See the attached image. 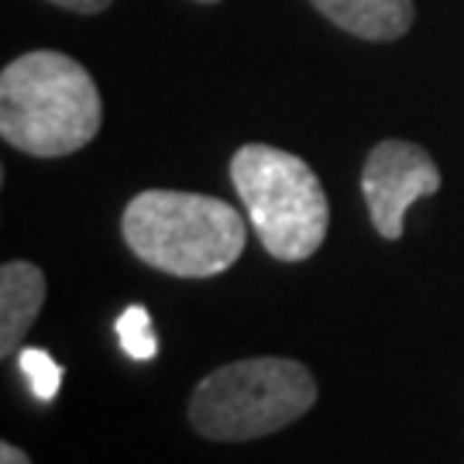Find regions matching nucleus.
Returning <instances> with one entry per match:
<instances>
[{
	"instance_id": "20e7f679",
	"label": "nucleus",
	"mask_w": 464,
	"mask_h": 464,
	"mask_svg": "<svg viewBox=\"0 0 464 464\" xmlns=\"http://www.w3.org/2000/svg\"><path fill=\"white\" fill-rule=\"evenodd\" d=\"M316 402V379L293 358H241L217 368L189 399V420L210 440H255L289 427Z\"/></svg>"
},
{
	"instance_id": "1a4fd4ad",
	"label": "nucleus",
	"mask_w": 464,
	"mask_h": 464,
	"mask_svg": "<svg viewBox=\"0 0 464 464\" xmlns=\"http://www.w3.org/2000/svg\"><path fill=\"white\" fill-rule=\"evenodd\" d=\"M17 368H21V375H24L34 399H42V402H52V399H55L59 385H63V365L52 358L49 351L21 348L17 351Z\"/></svg>"
},
{
	"instance_id": "423d86ee",
	"label": "nucleus",
	"mask_w": 464,
	"mask_h": 464,
	"mask_svg": "<svg viewBox=\"0 0 464 464\" xmlns=\"http://www.w3.org/2000/svg\"><path fill=\"white\" fill-rule=\"evenodd\" d=\"M45 303V276L32 262H4L0 268V354L14 358Z\"/></svg>"
},
{
	"instance_id": "39448f33",
	"label": "nucleus",
	"mask_w": 464,
	"mask_h": 464,
	"mask_svg": "<svg viewBox=\"0 0 464 464\" xmlns=\"http://www.w3.org/2000/svg\"><path fill=\"white\" fill-rule=\"evenodd\" d=\"M440 189V169L427 149L402 138H385L368 151L362 169V193L375 231L385 241H399L406 231V210L416 199Z\"/></svg>"
},
{
	"instance_id": "f03ea898",
	"label": "nucleus",
	"mask_w": 464,
	"mask_h": 464,
	"mask_svg": "<svg viewBox=\"0 0 464 464\" xmlns=\"http://www.w3.org/2000/svg\"><path fill=\"white\" fill-rule=\"evenodd\" d=\"M121 234L145 266L176 279H210L241 258L248 224L217 197L145 189L124 207Z\"/></svg>"
},
{
	"instance_id": "9d476101",
	"label": "nucleus",
	"mask_w": 464,
	"mask_h": 464,
	"mask_svg": "<svg viewBox=\"0 0 464 464\" xmlns=\"http://www.w3.org/2000/svg\"><path fill=\"white\" fill-rule=\"evenodd\" d=\"M55 7H66L72 14H100V11H107L114 0H49Z\"/></svg>"
},
{
	"instance_id": "f257e3e1",
	"label": "nucleus",
	"mask_w": 464,
	"mask_h": 464,
	"mask_svg": "<svg viewBox=\"0 0 464 464\" xmlns=\"http://www.w3.org/2000/svg\"><path fill=\"white\" fill-rule=\"evenodd\" d=\"M103 124L93 76L63 52L17 55L0 72V134L34 159H63L86 149Z\"/></svg>"
},
{
	"instance_id": "7ed1b4c3",
	"label": "nucleus",
	"mask_w": 464,
	"mask_h": 464,
	"mask_svg": "<svg viewBox=\"0 0 464 464\" xmlns=\"http://www.w3.org/2000/svg\"><path fill=\"white\" fill-rule=\"evenodd\" d=\"M231 183L272 258L303 262L316 255L331 227V203L299 155L272 145H241L231 159Z\"/></svg>"
},
{
	"instance_id": "0eeeda50",
	"label": "nucleus",
	"mask_w": 464,
	"mask_h": 464,
	"mask_svg": "<svg viewBox=\"0 0 464 464\" xmlns=\"http://www.w3.org/2000/svg\"><path fill=\"white\" fill-rule=\"evenodd\" d=\"M341 32L365 42H396L413 28V0H310Z\"/></svg>"
},
{
	"instance_id": "6e6552de",
	"label": "nucleus",
	"mask_w": 464,
	"mask_h": 464,
	"mask_svg": "<svg viewBox=\"0 0 464 464\" xmlns=\"http://www.w3.org/2000/svg\"><path fill=\"white\" fill-rule=\"evenodd\" d=\"M117 337H121V348L128 351V358L134 362H151L159 354V337L151 327V316L138 303L117 316Z\"/></svg>"
},
{
	"instance_id": "f8f14e48",
	"label": "nucleus",
	"mask_w": 464,
	"mask_h": 464,
	"mask_svg": "<svg viewBox=\"0 0 464 464\" xmlns=\"http://www.w3.org/2000/svg\"><path fill=\"white\" fill-rule=\"evenodd\" d=\"M193 4H220V0H193Z\"/></svg>"
},
{
	"instance_id": "9b49d317",
	"label": "nucleus",
	"mask_w": 464,
	"mask_h": 464,
	"mask_svg": "<svg viewBox=\"0 0 464 464\" xmlns=\"http://www.w3.org/2000/svg\"><path fill=\"white\" fill-rule=\"evenodd\" d=\"M0 464H32V461H28V454H24L21 448H14V444L4 440V444H0Z\"/></svg>"
}]
</instances>
